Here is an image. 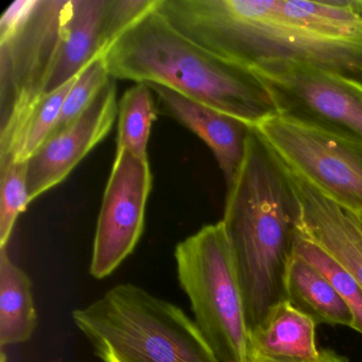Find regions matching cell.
I'll return each mask as SVG.
<instances>
[{
  "label": "cell",
  "mask_w": 362,
  "mask_h": 362,
  "mask_svg": "<svg viewBox=\"0 0 362 362\" xmlns=\"http://www.w3.org/2000/svg\"><path fill=\"white\" fill-rule=\"evenodd\" d=\"M107 0H74L60 60L46 88L45 96L75 79L90 61L103 54L101 25Z\"/></svg>",
  "instance_id": "cell-15"
},
{
  "label": "cell",
  "mask_w": 362,
  "mask_h": 362,
  "mask_svg": "<svg viewBox=\"0 0 362 362\" xmlns=\"http://www.w3.org/2000/svg\"><path fill=\"white\" fill-rule=\"evenodd\" d=\"M294 254L313 264L327 277L353 313V329L362 334V287L351 271L319 243L309 238L303 228L296 236Z\"/></svg>",
  "instance_id": "cell-19"
},
{
  "label": "cell",
  "mask_w": 362,
  "mask_h": 362,
  "mask_svg": "<svg viewBox=\"0 0 362 362\" xmlns=\"http://www.w3.org/2000/svg\"><path fill=\"white\" fill-rule=\"evenodd\" d=\"M286 300L317 324L354 328V315L327 277L294 254L286 277Z\"/></svg>",
  "instance_id": "cell-14"
},
{
  "label": "cell",
  "mask_w": 362,
  "mask_h": 362,
  "mask_svg": "<svg viewBox=\"0 0 362 362\" xmlns=\"http://www.w3.org/2000/svg\"><path fill=\"white\" fill-rule=\"evenodd\" d=\"M30 203L27 163L0 167V247H7L18 217Z\"/></svg>",
  "instance_id": "cell-21"
},
{
  "label": "cell",
  "mask_w": 362,
  "mask_h": 362,
  "mask_svg": "<svg viewBox=\"0 0 362 362\" xmlns=\"http://www.w3.org/2000/svg\"><path fill=\"white\" fill-rule=\"evenodd\" d=\"M73 321L103 362H220L183 309L133 284L75 309Z\"/></svg>",
  "instance_id": "cell-4"
},
{
  "label": "cell",
  "mask_w": 362,
  "mask_h": 362,
  "mask_svg": "<svg viewBox=\"0 0 362 362\" xmlns=\"http://www.w3.org/2000/svg\"><path fill=\"white\" fill-rule=\"evenodd\" d=\"M76 78L42 99L21 129L8 156L0 160V167L11 163H27L43 147L56 128L63 103Z\"/></svg>",
  "instance_id": "cell-18"
},
{
  "label": "cell",
  "mask_w": 362,
  "mask_h": 362,
  "mask_svg": "<svg viewBox=\"0 0 362 362\" xmlns=\"http://www.w3.org/2000/svg\"><path fill=\"white\" fill-rule=\"evenodd\" d=\"M105 54L97 56L77 76L61 110L60 117L49 139L73 124L93 103L97 95L110 81Z\"/></svg>",
  "instance_id": "cell-20"
},
{
  "label": "cell",
  "mask_w": 362,
  "mask_h": 362,
  "mask_svg": "<svg viewBox=\"0 0 362 362\" xmlns=\"http://www.w3.org/2000/svg\"><path fill=\"white\" fill-rule=\"evenodd\" d=\"M158 3L160 0H107L100 33L103 54L122 33L156 9Z\"/></svg>",
  "instance_id": "cell-22"
},
{
  "label": "cell",
  "mask_w": 362,
  "mask_h": 362,
  "mask_svg": "<svg viewBox=\"0 0 362 362\" xmlns=\"http://www.w3.org/2000/svg\"><path fill=\"white\" fill-rule=\"evenodd\" d=\"M240 284L247 330L286 300V277L303 228L291 173L251 127L245 158L228 186L223 219Z\"/></svg>",
  "instance_id": "cell-2"
},
{
  "label": "cell",
  "mask_w": 362,
  "mask_h": 362,
  "mask_svg": "<svg viewBox=\"0 0 362 362\" xmlns=\"http://www.w3.org/2000/svg\"><path fill=\"white\" fill-rule=\"evenodd\" d=\"M355 214V213H354ZM356 217H357L358 222H359L360 226L362 228V213L355 214Z\"/></svg>",
  "instance_id": "cell-24"
},
{
  "label": "cell",
  "mask_w": 362,
  "mask_h": 362,
  "mask_svg": "<svg viewBox=\"0 0 362 362\" xmlns=\"http://www.w3.org/2000/svg\"><path fill=\"white\" fill-rule=\"evenodd\" d=\"M290 173L302 203L305 234L342 262L362 287V228L355 214Z\"/></svg>",
  "instance_id": "cell-12"
},
{
  "label": "cell",
  "mask_w": 362,
  "mask_h": 362,
  "mask_svg": "<svg viewBox=\"0 0 362 362\" xmlns=\"http://www.w3.org/2000/svg\"><path fill=\"white\" fill-rule=\"evenodd\" d=\"M37 325L33 281L0 247V345L21 344L33 338Z\"/></svg>",
  "instance_id": "cell-16"
},
{
  "label": "cell",
  "mask_w": 362,
  "mask_h": 362,
  "mask_svg": "<svg viewBox=\"0 0 362 362\" xmlns=\"http://www.w3.org/2000/svg\"><path fill=\"white\" fill-rule=\"evenodd\" d=\"M249 362H287L279 361V360L267 359V358L255 357V356H249L247 357ZM313 362H347V359L343 356L339 355L336 351L332 349H320L319 358Z\"/></svg>",
  "instance_id": "cell-23"
},
{
  "label": "cell",
  "mask_w": 362,
  "mask_h": 362,
  "mask_svg": "<svg viewBox=\"0 0 362 362\" xmlns=\"http://www.w3.org/2000/svg\"><path fill=\"white\" fill-rule=\"evenodd\" d=\"M151 187L148 158L117 149L97 221L90 264L94 279H107L134 252L145 228Z\"/></svg>",
  "instance_id": "cell-9"
},
{
  "label": "cell",
  "mask_w": 362,
  "mask_h": 362,
  "mask_svg": "<svg viewBox=\"0 0 362 362\" xmlns=\"http://www.w3.org/2000/svg\"><path fill=\"white\" fill-rule=\"evenodd\" d=\"M73 7L74 0H35L18 26L0 35V160L45 97Z\"/></svg>",
  "instance_id": "cell-6"
},
{
  "label": "cell",
  "mask_w": 362,
  "mask_h": 362,
  "mask_svg": "<svg viewBox=\"0 0 362 362\" xmlns=\"http://www.w3.org/2000/svg\"><path fill=\"white\" fill-rule=\"evenodd\" d=\"M175 259L194 321L218 359L249 362L243 293L222 221L207 224L177 243Z\"/></svg>",
  "instance_id": "cell-5"
},
{
  "label": "cell",
  "mask_w": 362,
  "mask_h": 362,
  "mask_svg": "<svg viewBox=\"0 0 362 362\" xmlns=\"http://www.w3.org/2000/svg\"><path fill=\"white\" fill-rule=\"evenodd\" d=\"M284 164L351 213H362V146L274 115L255 126Z\"/></svg>",
  "instance_id": "cell-8"
},
{
  "label": "cell",
  "mask_w": 362,
  "mask_h": 362,
  "mask_svg": "<svg viewBox=\"0 0 362 362\" xmlns=\"http://www.w3.org/2000/svg\"><path fill=\"white\" fill-rule=\"evenodd\" d=\"M105 60L113 79L165 86L251 127L276 115L268 90L251 69L199 45L158 7L122 33Z\"/></svg>",
  "instance_id": "cell-3"
},
{
  "label": "cell",
  "mask_w": 362,
  "mask_h": 362,
  "mask_svg": "<svg viewBox=\"0 0 362 362\" xmlns=\"http://www.w3.org/2000/svg\"><path fill=\"white\" fill-rule=\"evenodd\" d=\"M158 10L230 62L305 63L362 82V0H160Z\"/></svg>",
  "instance_id": "cell-1"
},
{
  "label": "cell",
  "mask_w": 362,
  "mask_h": 362,
  "mask_svg": "<svg viewBox=\"0 0 362 362\" xmlns=\"http://www.w3.org/2000/svg\"><path fill=\"white\" fill-rule=\"evenodd\" d=\"M276 115L362 146V82L313 65L268 62L252 69Z\"/></svg>",
  "instance_id": "cell-7"
},
{
  "label": "cell",
  "mask_w": 362,
  "mask_h": 362,
  "mask_svg": "<svg viewBox=\"0 0 362 362\" xmlns=\"http://www.w3.org/2000/svg\"><path fill=\"white\" fill-rule=\"evenodd\" d=\"M156 113L152 90L148 84L137 83L127 90L118 105L117 149L148 158V141Z\"/></svg>",
  "instance_id": "cell-17"
},
{
  "label": "cell",
  "mask_w": 362,
  "mask_h": 362,
  "mask_svg": "<svg viewBox=\"0 0 362 362\" xmlns=\"http://www.w3.org/2000/svg\"><path fill=\"white\" fill-rule=\"evenodd\" d=\"M148 86L158 95L167 115L189 129L209 146L223 173L226 186H230L245 158L251 126L170 88L158 84Z\"/></svg>",
  "instance_id": "cell-11"
},
{
  "label": "cell",
  "mask_w": 362,
  "mask_h": 362,
  "mask_svg": "<svg viewBox=\"0 0 362 362\" xmlns=\"http://www.w3.org/2000/svg\"><path fill=\"white\" fill-rule=\"evenodd\" d=\"M317 323L288 300L275 305L264 321L249 332L247 357L287 362H313L319 358Z\"/></svg>",
  "instance_id": "cell-13"
},
{
  "label": "cell",
  "mask_w": 362,
  "mask_h": 362,
  "mask_svg": "<svg viewBox=\"0 0 362 362\" xmlns=\"http://www.w3.org/2000/svg\"><path fill=\"white\" fill-rule=\"evenodd\" d=\"M117 86L111 78L90 107L66 129L48 139L27 162L31 202L62 183L75 167L107 137L118 115Z\"/></svg>",
  "instance_id": "cell-10"
}]
</instances>
